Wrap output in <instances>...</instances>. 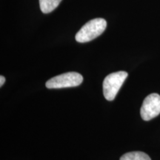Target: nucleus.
I'll return each instance as SVG.
<instances>
[{"mask_svg": "<svg viewBox=\"0 0 160 160\" xmlns=\"http://www.w3.org/2000/svg\"><path fill=\"white\" fill-rule=\"evenodd\" d=\"M128 74L125 71H118L108 75L103 82V94L108 101L115 99L124 82L127 79Z\"/></svg>", "mask_w": 160, "mask_h": 160, "instance_id": "obj_2", "label": "nucleus"}, {"mask_svg": "<svg viewBox=\"0 0 160 160\" xmlns=\"http://www.w3.org/2000/svg\"><path fill=\"white\" fill-rule=\"evenodd\" d=\"M83 77L77 72H68L58 75L46 82V87L48 88H64L77 87L81 85Z\"/></svg>", "mask_w": 160, "mask_h": 160, "instance_id": "obj_3", "label": "nucleus"}, {"mask_svg": "<svg viewBox=\"0 0 160 160\" xmlns=\"http://www.w3.org/2000/svg\"><path fill=\"white\" fill-rule=\"evenodd\" d=\"M107 22L102 18H96L85 24L77 32L75 39L80 43L88 42L96 39L105 31Z\"/></svg>", "mask_w": 160, "mask_h": 160, "instance_id": "obj_1", "label": "nucleus"}, {"mask_svg": "<svg viewBox=\"0 0 160 160\" xmlns=\"http://www.w3.org/2000/svg\"><path fill=\"white\" fill-rule=\"evenodd\" d=\"M5 78L3 77V76H1L0 77V86H2L4 85V83H5Z\"/></svg>", "mask_w": 160, "mask_h": 160, "instance_id": "obj_7", "label": "nucleus"}, {"mask_svg": "<svg viewBox=\"0 0 160 160\" xmlns=\"http://www.w3.org/2000/svg\"><path fill=\"white\" fill-rule=\"evenodd\" d=\"M62 0H39L40 9L43 13H49L59 6Z\"/></svg>", "mask_w": 160, "mask_h": 160, "instance_id": "obj_5", "label": "nucleus"}, {"mask_svg": "<svg viewBox=\"0 0 160 160\" xmlns=\"http://www.w3.org/2000/svg\"><path fill=\"white\" fill-rule=\"evenodd\" d=\"M120 160H151L145 153L141 151H133L122 156Z\"/></svg>", "mask_w": 160, "mask_h": 160, "instance_id": "obj_6", "label": "nucleus"}, {"mask_svg": "<svg viewBox=\"0 0 160 160\" xmlns=\"http://www.w3.org/2000/svg\"><path fill=\"white\" fill-rule=\"evenodd\" d=\"M160 113V96L151 93L144 99L140 110V114L145 121H149Z\"/></svg>", "mask_w": 160, "mask_h": 160, "instance_id": "obj_4", "label": "nucleus"}]
</instances>
